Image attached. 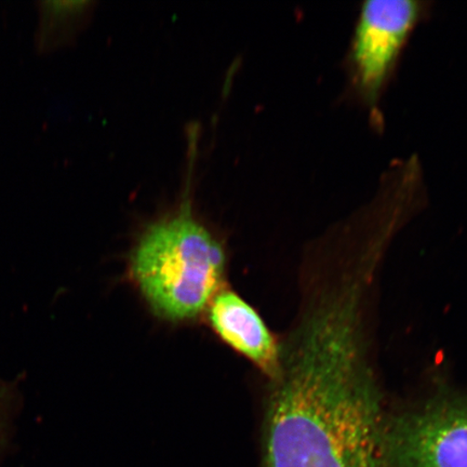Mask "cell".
Listing matches in <instances>:
<instances>
[{"label":"cell","instance_id":"obj_6","mask_svg":"<svg viewBox=\"0 0 467 467\" xmlns=\"http://www.w3.org/2000/svg\"><path fill=\"white\" fill-rule=\"evenodd\" d=\"M87 3H38L40 23L36 46L40 52H48L62 45L67 36L68 28L78 17L86 13Z\"/></svg>","mask_w":467,"mask_h":467},{"label":"cell","instance_id":"obj_7","mask_svg":"<svg viewBox=\"0 0 467 467\" xmlns=\"http://www.w3.org/2000/svg\"><path fill=\"white\" fill-rule=\"evenodd\" d=\"M8 400H9L8 397L5 395V389H0V417L3 416L5 401H8Z\"/></svg>","mask_w":467,"mask_h":467},{"label":"cell","instance_id":"obj_2","mask_svg":"<svg viewBox=\"0 0 467 467\" xmlns=\"http://www.w3.org/2000/svg\"><path fill=\"white\" fill-rule=\"evenodd\" d=\"M223 244L196 217L190 198L146 226L134 246L130 272L157 317L195 319L222 289Z\"/></svg>","mask_w":467,"mask_h":467},{"label":"cell","instance_id":"obj_5","mask_svg":"<svg viewBox=\"0 0 467 467\" xmlns=\"http://www.w3.org/2000/svg\"><path fill=\"white\" fill-rule=\"evenodd\" d=\"M209 323L227 346L273 379L280 366V346L265 321L235 292L221 289L208 306Z\"/></svg>","mask_w":467,"mask_h":467},{"label":"cell","instance_id":"obj_4","mask_svg":"<svg viewBox=\"0 0 467 467\" xmlns=\"http://www.w3.org/2000/svg\"><path fill=\"white\" fill-rule=\"evenodd\" d=\"M385 455L394 467H467V401L433 402L387 424Z\"/></svg>","mask_w":467,"mask_h":467},{"label":"cell","instance_id":"obj_3","mask_svg":"<svg viewBox=\"0 0 467 467\" xmlns=\"http://www.w3.org/2000/svg\"><path fill=\"white\" fill-rule=\"evenodd\" d=\"M426 10V3L418 0H368L361 4L348 67L355 96L372 113Z\"/></svg>","mask_w":467,"mask_h":467},{"label":"cell","instance_id":"obj_1","mask_svg":"<svg viewBox=\"0 0 467 467\" xmlns=\"http://www.w3.org/2000/svg\"><path fill=\"white\" fill-rule=\"evenodd\" d=\"M385 428L364 358L341 347L309 349L273 381L265 467H385Z\"/></svg>","mask_w":467,"mask_h":467}]
</instances>
